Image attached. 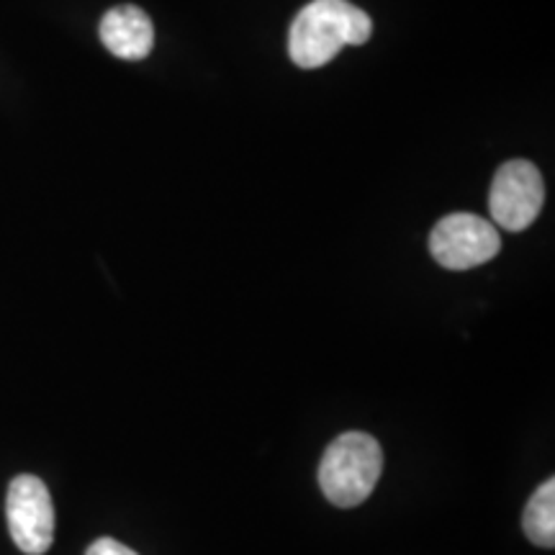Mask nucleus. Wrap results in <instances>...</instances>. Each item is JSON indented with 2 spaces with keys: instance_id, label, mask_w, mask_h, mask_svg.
<instances>
[{
  "instance_id": "nucleus-1",
  "label": "nucleus",
  "mask_w": 555,
  "mask_h": 555,
  "mask_svg": "<svg viewBox=\"0 0 555 555\" xmlns=\"http://www.w3.org/2000/svg\"><path fill=\"white\" fill-rule=\"evenodd\" d=\"M373 21L347 0H311L291 24L288 54L298 67L327 65L347 44L360 47L371 39Z\"/></svg>"
},
{
  "instance_id": "nucleus-2",
  "label": "nucleus",
  "mask_w": 555,
  "mask_h": 555,
  "mask_svg": "<svg viewBox=\"0 0 555 555\" xmlns=\"http://www.w3.org/2000/svg\"><path fill=\"white\" fill-rule=\"evenodd\" d=\"M384 470V450L367 433H345L327 448L319 463V486L335 506L363 504Z\"/></svg>"
},
{
  "instance_id": "nucleus-3",
  "label": "nucleus",
  "mask_w": 555,
  "mask_h": 555,
  "mask_svg": "<svg viewBox=\"0 0 555 555\" xmlns=\"http://www.w3.org/2000/svg\"><path fill=\"white\" fill-rule=\"evenodd\" d=\"M502 249L496 227L474 214H450L429 234V253L448 270H470L494 260Z\"/></svg>"
},
{
  "instance_id": "nucleus-4",
  "label": "nucleus",
  "mask_w": 555,
  "mask_h": 555,
  "mask_svg": "<svg viewBox=\"0 0 555 555\" xmlns=\"http://www.w3.org/2000/svg\"><path fill=\"white\" fill-rule=\"evenodd\" d=\"M5 515L13 543L26 555H44L54 540V506L47 483L41 478L24 474L9 486Z\"/></svg>"
},
{
  "instance_id": "nucleus-5",
  "label": "nucleus",
  "mask_w": 555,
  "mask_h": 555,
  "mask_svg": "<svg viewBox=\"0 0 555 555\" xmlns=\"http://www.w3.org/2000/svg\"><path fill=\"white\" fill-rule=\"evenodd\" d=\"M545 204V183L527 159H509L496 170L489 193L491 217L506 232H522L538 219Z\"/></svg>"
},
{
  "instance_id": "nucleus-6",
  "label": "nucleus",
  "mask_w": 555,
  "mask_h": 555,
  "mask_svg": "<svg viewBox=\"0 0 555 555\" xmlns=\"http://www.w3.org/2000/svg\"><path fill=\"white\" fill-rule=\"evenodd\" d=\"M101 41L119 60H144L155 47V29L137 5H116L101 21Z\"/></svg>"
},
{
  "instance_id": "nucleus-7",
  "label": "nucleus",
  "mask_w": 555,
  "mask_h": 555,
  "mask_svg": "<svg viewBox=\"0 0 555 555\" xmlns=\"http://www.w3.org/2000/svg\"><path fill=\"white\" fill-rule=\"evenodd\" d=\"M522 530L530 538V543L540 547L555 545V478H547L538 486L530 502L525 506Z\"/></svg>"
},
{
  "instance_id": "nucleus-8",
  "label": "nucleus",
  "mask_w": 555,
  "mask_h": 555,
  "mask_svg": "<svg viewBox=\"0 0 555 555\" xmlns=\"http://www.w3.org/2000/svg\"><path fill=\"white\" fill-rule=\"evenodd\" d=\"M86 555H137V553L131 551V547L124 545V543H119V540L101 538V540H95V543L88 547Z\"/></svg>"
}]
</instances>
